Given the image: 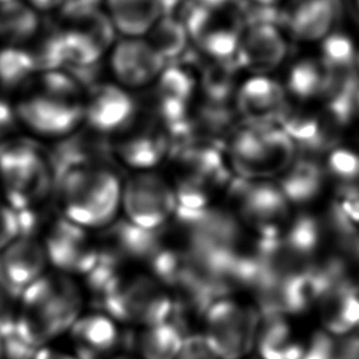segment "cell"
<instances>
[{"instance_id": "cell-1", "label": "cell", "mask_w": 359, "mask_h": 359, "mask_svg": "<svg viewBox=\"0 0 359 359\" xmlns=\"http://www.w3.org/2000/svg\"><path fill=\"white\" fill-rule=\"evenodd\" d=\"M22 306L17 318V335L38 348L76 323L81 294L67 278H39L21 294Z\"/></svg>"}, {"instance_id": "cell-2", "label": "cell", "mask_w": 359, "mask_h": 359, "mask_svg": "<svg viewBox=\"0 0 359 359\" xmlns=\"http://www.w3.org/2000/svg\"><path fill=\"white\" fill-rule=\"evenodd\" d=\"M55 187L66 219L80 227L107 226L121 206L122 184L114 171L102 165L73 168Z\"/></svg>"}, {"instance_id": "cell-3", "label": "cell", "mask_w": 359, "mask_h": 359, "mask_svg": "<svg viewBox=\"0 0 359 359\" xmlns=\"http://www.w3.org/2000/svg\"><path fill=\"white\" fill-rule=\"evenodd\" d=\"M294 147L282 128L245 125L230 136L229 157L243 180L262 181L282 175L293 164Z\"/></svg>"}, {"instance_id": "cell-4", "label": "cell", "mask_w": 359, "mask_h": 359, "mask_svg": "<svg viewBox=\"0 0 359 359\" xmlns=\"http://www.w3.org/2000/svg\"><path fill=\"white\" fill-rule=\"evenodd\" d=\"M102 307L119 320L133 321L146 327L168 321L172 302L161 285L147 276L122 280L114 279L100 294Z\"/></svg>"}, {"instance_id": "cell-5", "label": "cell", "mask_w": 359, "mask_h": 359, "mask_svg": "<svg viewBox=\"0 0 359 359\" xmlns=\"http://www.w3.org/2000/svg\"><path fill=\"white\" fill-rule=\"evenodd\" d=\"M259 314L231 300H219L206 310L205 339L219 359H241L257 344Z\"/></svg>"}, {"instance_id": "cell-6", "label": "cell", "mask_w": 359, "mask_h": 359, "mask_svg": "<svg viewBox=\"0 0 359 359\" xmlns=\"http://www.w3.org/2000/svg\"><path fill=\"white\" fill-rule=\"evenodd\" d=\"M121 205L129 223L156 231L175 213L177 195L175 189L161 177L140 172L122 185Z\"/></svg>"}, {"instance_id": "cell-7", "label": "cell", "mask_w": 359, "mask_h": 359, "mask_svg": "<svg viewBox=\"0 0 359 359\" xmlns=\"http://www.w3.org/2000/svg\"><path fill=\"white\" fill-rule=\"evenodd\" d=\"M17 115L39 135L66 136L84 119V102L80 97L56 95L39 90L18 104Z\"/></svg>"}, {"instance_id": "cell-8", "label": "cell", "mask_w": 359, "mask_h": 359, "mask_svg": "<svg viewBox=\"0 0 359 359\" xmlns=\"http://www.w3.org/2000/svg\"><path fill=\"white\" fill-rule=\"evenodd\" d=\"M286 41L272 20L255 18L241 32L236 60L257 76L276 69L286 56Z\"/></svg>"}, {"instance_id": "cell-9", "label": "cell", "mask_w": 359, "mask_h": 359, "mask_svg": "<svg viewBox=\"0 0 359 359\" xmlns=\"http://www.w3.org/2000/svg\"><path fill=\"white\" fill-rule=\"evenodd\" d=\"M247 181V180H245ZM241 215L245 222L254 226L261 238L279 236L280 226L287 215V199L279 185L265 181H247L236 191Z\"/></svg>"}, {"instance_id": "cell-10", "label": "cell", "mask_w": 359, "mask_h": 359, "mask_svg": "<svg viewBox=\"0 0 359 359\" xmlns=\"http://www.w3.org/2000/svg\"><path fill=\"white\" fill-rule=\"evenodd\" d=\"M237 109L247 125L273 126L287 109L286 90L278 81L254 76L237 91Z\"/></svg>"}, {"instance_id": "cell-11", "label": "cell", "mask_w": 359, "mask_h": 359, "mask_svg": "<svg viewBox=\"0 0 359 359\" xmlns=\"http://www.w3.org/2000/svg\"><path fill=\"white\" fill-rule=\"evenodd\" d=\"M165 60L153 49L147 39L128 38L115 45L111 67L116 80L130 88L144 87L157 80Z\"/></svg>"}, {"instance_id": "cell-12", "label": "cell", "mask_w": 359, "mask_h": 359, "mask_svg": "<svg viewBox=\"0 0 359 359\" xmlns=\"http://www.w3.org/2000/svg\"><path fill=\"white\" fill-rule=\"evenodd\" d=\"M46 255L59 269L90 273L98 261L100 251L88 243L83 227L65 219L50 229Z\"/></svg>"}, {"instance_id": "cell-13", "label": "cell", "mask_w": 359, "mask_h": 359, "mask_svg": "<svg viewBox=\"0 0 359 359\" xmlns=\"http://www.w3.org/2000/svg\"><path fill=\"white\" fill-rule=\"evenodd\" d=\"M135 114L132 97L114 84L94 86L84 102V119L101 135L121 132L133 121Z\"/></svg>"}, {"instance_id": "cell-14", "label": "cell", "mask_w": 359, "mask_h": 359, "mask_svg": "<svg viewBox=\"0 0 359 359\" xmlns=\"http://www.w3.org/2000/svg\"><path fill=\"white\" fill-rule=\"evenodd\" d=\"M0 175L10 206L14 210L32 209L48 195L53 184L49 160H45L41 154L25 165L3 171Z\"/></svg>"}, {"instance_id": "cell-15", "label": "cell", "mask_w": 359, "mask_h": 359, "mask_svg": "<svg viewBox=\"0 0 359 359\" xmlns=\"http://www.w3.org/2000/svg\"><path fill=\"white\" fill-rule=\"evenodd\" d=\"M338 11V0H293L283 20L296 39L313 42L332 34Z\"/></svg>"}, {"instance_id": "cell-16", "label": "cell", "mask_w": 359, "mask_h": 359, "mask_svg": "<svg viewBox=\"0 0 359 359\" xmlns=\"http://www.w3.org/2000/svg\"><path fill=\"white\" fill-rule=\"evenodd\" d=\"M121 132L123 136L116 143V153L126 164L136 168L156 165L170 147L168 135L154 123L137 128L132 121Z\"/></svg>"}, {"instance_id": "cell-17", "label": "cell", "mask_w": 359, "mask_h": 359, "mask_svg": "<svg viewBox=\"0 0 359 359\" xmlns=\"http://www.w3.org/2000/svg\"><path fill=\"white\" fill-rule=\"evenodd\" d=\"M321 320L334 335H345L359 327V297L352 282L330 286L318 299Z\"/></svg>"}, {"instance_id": "cell-18", "label": "cell", "mask_w": 359, "mask_h": 359, "mask_svg": "<svg viewBox=\"0 0 359 359\" xmlns=\"http://www.w3.org/2000/svg\"><path fill=\"white\" fill-rule=\"evenodd\" d=\"M0 258L6 279L15 290L22 293L27 286L39 279L45 268L46 251L32 238H20Z\"/></svg>"}, {"instance_id": "cell-19", "label": "cell", "mask_w": 359, "mask_h": 359, "mask_svg": "<svg viewBox=\"0 0 359 359\" xmlns=\"http://www.w3.org/2000/svg\"><path fill=\"white\" fill-rule=\"evenodd\" d=\"M107 7L114 29L128 38L149 34L164 15L163 0H107Z\"/></svg>"}, {"instance_id": "cell-20", "label": "cell", "mask_w": 359, "mask_h": 359, "mask_svg": "<svg viewBox=\"0 0 359 359\" xmlns=\"http://www.w3.org/2000/svg\"><path fill=\"white\" fill-rule=\"evenodd\" d=\"M257 346L262 359H302L304 351L282 316L265 317L258 331Z\"/></svg>"}, {"instance_id": "cell-21", "label": "cell", "mask_w": 359, "mask_h": 359, "mask_svg": "<svg viewBox=\"0 0 359 359\" xmlns=\"http://www.w3.org/2000/svg\"><path fill=\"white\" fill-rule=\"evenodd\" d=\"M324 174L311 160H297L282 174L279 184L287 202L304 203L311 201L323 188Z\"/></svg>"}, {"instance_id": "cell-22", "label": "cell", "mask_w": 359, "mask_h": 359, "mask_svg": "<svg viewBox=\"0 0 359 359\" xmlns=\"http://www.w3.org/2000/svg\"><path fill=\"white\" fill-rule=\"evenodd\" d=\"M72 327V334L79 344V349H84L95 356L112 349L118 339L116 328L107 316H86Z\"/></svg>"}, {"instance_id": "cell-23", "label": "cell", "mask_w": 359, "mask_h": 359, "mask_svg": "<svg viewBox=\"0 0 359 359\" xmlns=\"http://www.w3.org/2000/svg\"><path fill=\"white\" fill-rule=\"evenodd\" d=\"M185 337L172 323L147 327L139 338V351L144 359H177Z\"/></svg>"}, {"instance_id": "cell-24", "label": "cell", "mask_w": 359, "mask_h": 359, "mask_svg": "<svg viewBox=\"0 0 359 359\" xmlns=\"http://www.w3.org/2000/svg\"><path fill=\"white\" fill-rule=\"evenodd\" d=\"M147 35V42L164 60L180 56L189 38L184 21L177 20L171 14L163 15Z\"/></svg>"}, {"instance_id": "cell-25", "label": "cell", "mask_w": 359, "mask_h": 359, "mask_svg": "<svg viewBox=\"0 0 359 359\" xmlns=\"http://www.w3.org/2000/svg\"><path fill=\"white\" fill-rule=\"evenodd\" d=\"M38 28L36 13L27 4L14 0L0 6V38L8 42H22Z\"/></svg>"}, {"instance_id": "cell-26", "label": "cell", "mask_w": 359, "mask_h": 359, "mask_svg": "<svg viewBox=\"0 0 359 359\" xmlns=\"http://www.w3.org/2000/svg\"><path fill=\"white\" fill-rule=\"evenodd\" d=\"M36 70L32 52L21 48H6L0 50V83L6 88H14L25 83Z\"/></svg>"}, {"instance_id": "cell-27", "label": "cell", "mask_w": 359, "mask_h": 359, "mask_svg": "<svg viewBox=\"0 0 359 359\" xmlns=\"http://www.w3.org/2000/svg\"><path fill=\"white\" fill-rule=\"evenodd\" d=\"M324 69L320 62L303 60L293 66L289 74V91L299 100H311L323 95L324 90Z\"/></svg>"}, {"instance_id": "cell-28", "label": "cell", "mask_w": 359, "mask_h": 359, "mask_svg": "<svg viewBox=\"0 0 359 359\" xmlns=\"http://www.w3.org/2000/svg\"><path fill=\"white\" fill-rule=\"evenodd\" d=\"M234 81V66L229 60H215L203 70L202 84L208 101L223 104L229 97Z\"/></svg>"}, {"instance_id": "cell-29", "label": "cell", "mask_w": 359, "mask_h": 359, "mask_svg": "<svg viewBox=\"0 0 359 359\" xmlns=\"http://www.w3.org/2000/svg\"><path fill=\"white\" fill-rule=\"evenodd\" d=\"M302 359H346V338L318 332L304 348Z\"/></svg>"}, {"instance_id": "cell-30", "label": "cell", "mask_w": 359, "mask_h": 359, "mask_svg": "<svg viewBox=\"0 0 359 359\" xmlns=\"http://www.w3.org/2000/svg\"><path fill=\"white\" fill-rule=\"evenodd\" d=\"M22 293L15 290L8 282H0V339L17 334L15 300Z\"/></svg>"}, {"instance_id": "cell-31", "label": "cell", "mask_w": 359, "mask_h": 359, "mask_svg": "<svg viewBox=\"0 0 359 359\" xmlns=\"http://www.w3.org/2000/svg\"><path fill=\"white\" fill-rule=\"evenodd\" d=\"M177 359H219V358L212 352L205 337L191 335V337H185Z\"/></svg>"}, {"instance_id": "cell-32", "label": "cell", "mask_w": 359, "mask_h": 359, "mask_svg": "<svg viewBox=\"0 0 359 359\" xmlns=\"http://www.w3.org/2000/svg\"><path fill=\"white\" fill-rule=\"evenodd\" d=\"M20 236L17 213L11 206L0 205V248Z\"/></svg>"}, {"instance_id": "cell-33", "label": "cell", "mask_w": 359, "mask_h": 359, "mask_svg": "<svg viewBox=\"0 0 359 359\" xmlns=\"http://www.w3.org/2000/svg\"><path fill=\"white\" fill-rule=\"evenodd\" d=\"M3 355L6 359H34L36 355V348L24 342L17 334L1 341Z\"/></svg>"}, {"instance_id": "cell-34", "label": "cell", "mask_w": 359, "mask_h": 359, "mask_svg": "<svg viewBox=\"0 0 359 359\" xmlns=\"http://www.w3.org/2000/svg\"><path fill=\"white\" fill-rule=\"evenodd\" d=\"M65 1L66 0H28V3L38 10H49V8L57 7L60 4L63 6Z\"/></svg>"}, {"instance_id": "cell-35", "label": "cell", "mask_w": 359, "mask_h": 359, "mask_svg": "<svg viewBox=\"0 0 359 359\" xmlns=\"http://www.w3.org/2000/svg\"><path fill=\"white\" fill-rule=\"evenodd\" d=\"M34 359H73L65 353H57V352H53L50 349H46V348H42V349H38L36 351V355Z\"/></svg>"}, {"instance_id": "cell-36", "label": "cell", "mask_w": 359, "mask_h": 359, "mask_svg": "<svg viewBox=\"0 0 359 359\" xmlns=\"http://www.w3.org/2000/svg\"><path fill=\"white\" fill-rule=\"evenodd\" d=\"M254 1L259 3V4L264 6V7H271V6H273V4H276V3H279V1H282V0H254Z\"/></svg>"}, {"instance_id": "cell-37", "label": "cell", "mask_w": 359, "mask_h": 359, "mask_svg": "<svg viewBox=\"0 0 359 359\" xmlns=\"http://www.w3.org/2000/svg\"><path fill=\"white\" fill-rule=\"evenodd\" d=\"M10 1H14V0H0V6H3V4H7V3H10Z\"/></svg>"}, {"instance_id": "cell-38", "label": "cell", "mask_w": 359, "mask_h": 359, "mask_svg": "<svg viewBox=\"0 0 359 359\" xmlns=\"http://www.w3.org/2000/svg\"><path fill=\"white\" fill-rule=\"evenodd\" d=\"M356 109L359 111V91H358V95H356Z\"/></svg>"}, {"instance_id": "cell-39", "label": "cell", "mask_w": 359, "mask_h": 359, "mask_svg": "<svg viewBox=\"0 0 359 359\" xmlns=\"http://www.w3.org/2000/svg\"><path fill=\"white\" fill-rule=\"evenodd\" d=\"M3 356V344H1V339H0V359Z\"/></svg>"}, {"instance_id": "cell-40", "label": "cell", "mask_w": 359, "mask_h": 359, "mask_svg": "<svg viewBox=\"0 0 359 359\" xmlns=\"http://www.w3.org/2000/svg\"><path fill=\"white\" fill-rule=\"evenodd\" d=\"M84 1H88V3H95V1H98V0H84Z\"/></svg>"}, {"instance_id": "cell-41", "label": "cell", "mask_w": 359, "mask_h": 359, "mask_svg": "<svg viewBox=\"0 0 359 359\" xmlns=\"http://www.w3.org/2000/svg\"><path fill=\"white\" fill-rule=\"evenodd\" d=\"M116 359H128V358H116Z\"/></svg>"}, {"instance_id": "cell-42", "label": "cell", "mask_w": 359, "mask_h": 359, "mask_svg": "<svg viewBox=\"0 0 359 359\" xmlns=\"http://www.w3.org/2000/svg\"><path fill=\"white\" fill-rule=\"evenodd\" d=\"M358 63H359V56H358Z\"/></svg>"}, {"instance_id": "cell-43", "label": "cell", "mask_w": 359, "mask_h": 359, "mask_svg": "<svg viewBox=\"0 0 359 359\" xmlns=\"http://www.w3.org/2000/svg\"><path fill=\"white\" fill-rule=\"evenodd\" d=\"M358 6H359V0H358Z\"/></svg>"}]
</instances>
